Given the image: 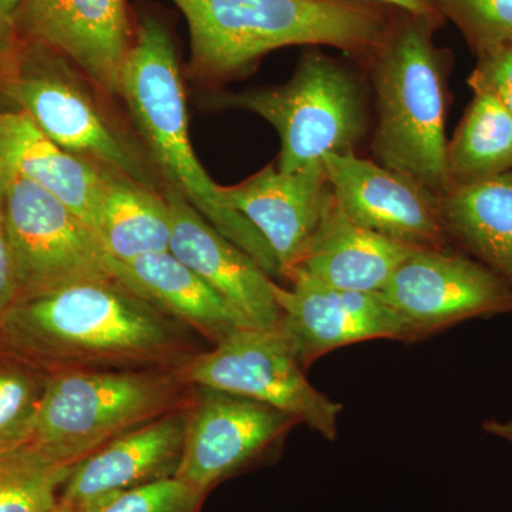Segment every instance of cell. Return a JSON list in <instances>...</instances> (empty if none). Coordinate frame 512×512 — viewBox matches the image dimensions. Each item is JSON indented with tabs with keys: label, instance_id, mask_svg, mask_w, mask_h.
<instances>
[{
	"label": "cell",
	"instance_id": "obj_33",
	"mask_svg": "<svg viewBox=\"0 0 512 512\" xmlns=\"http://www.w3.org/2000/svg\"><path fill=\"white\" fill-rule=\"evenodd\" d=\"M47 512H80V511H77L76 508L72 507V505L62 503V501H59V503H57L55 505V507L52 508V510L47 511Z\"/></svg>",
	"mask_w": 512,
	"mask_h": 512
},
{
	"label": "cell",
	"instance_id": "obj_19",
	"mask_svg": "<svg viewBox=\"0 0 512 512\" xmlns=\"http://www.w3.org/2000/svg\"><path fill=\"white\" fill-rule=\"evenodd\" d=\"M111 269L121 285L184 323L212 346L239 329L254 328L224 296L170 251L130 262L111 259Z\"/></svg>",
	"mask_w": 512,
	"mask_h": 512
},
{
	"label": "cell",
	"instance_id": "obj_29",
	"mask_svg": "<svg viewBox=\"0 0 512 512\" xmlns=\"http://www.w3.org/2000/svg\"><path fill=\"white\" fill-rule=\"evenodd\" d=\"M19 291L6 222L5 194L0 184V320L18 302Z\"/></svg>",
	"mask_w": 512,
	"mask_h": 512
},
{
	"label": "cell",
	"instance_id": "obj_22",
	"mask_svg": "<svg viewBox=\"0 0 512 512\" xmlns=\"http://www.w3.org/2000/svg\"><path fill=\"white\" fill-rule=\"evenodd\" d=\"M94 235L116 262L170 251L171 210L164 192L104 170Z\"/></svg>",
	"mask_w": 512,
	"mask_h": 512
},
{
	"label": "cell",
	"instance_id": "obj_12",
	"mask_svg": "<svg viewBox=\"0 0 512 512\" xmlns=\"http://www.w3.org/2000/svg\"><path fill=\"white\" fill-rule=\"evenodd\" d=\"M330 190L350 220L416 249L450 248L440 195L355 153L323 157Z\"/></svg>",
	"mask_w": 512,
	"mask_h": 512
},
{
	"label": "cell",
	"instance_id": "obj_20",
	"mask_svg": "<svg viewBox=\"0 0 512 512\" xmlns=\"http://www.w3.org/2000/svg\"><path fill=\"white\" fill-rule=\"evenodd\" d=\"M0 170L22 175L55 195L94 232L103 168L64 150L22 111L0 113Z\"/></svg>",
	"mask_w": 512,
	"mask_h": 512
},
{
	"label": "cell",
	"instance_id": "obj_8",
	"mask_svg": "<svg viewBox=\"0 0 512 512\" xmlns=\"http://www.w3.org/2000/svg\"><path fill=\"white\" fill-rule=\"evenodd\" d=\"M0 184L18 302L70 285L114 279L111 258L92 229L55 195L9 170H0Z\"/></svg>",
	"mask_w": 512,
	"mask_h": 512
},
{
	"label": "cell",
	"instance_id": "obj_17",
	"mask_svg": "<svg viewBox=\"0 0 512 512\" xmlns=\"http://www.w3.org/2000/svg\"><path fill=\"white\" fill-rule=\"evenodd\" d=\"M190 407L191 403L128 431L74 464L59 501L82 511L106 495L175 477Z\"/></svg>",
	"mask_w": 512,
	"mask_h": 512
},
{
	"label": "cell",
	"instance_id": "obj_21",
	"mask_svg": "<svg viewBox=\"0 0 512 512\" xmlns=\"http://www.w3.org/2000/svg\"><path fill=\"white\" fill-rule=\"evenodd\" d=\"M451 244L487 266L512 289V171L441 195Z\"/></svg>",
	"mask_w": 512,
	"mask_h": 512
},
{
	"label": "cell",
	"instance_id": "obj_28",
	"mask_svg": "<svg viewBox=\"0 0 512 512\" xmlns=\"http://www.w3.org/2000/svg\"><path fill=\"white\" fill-rule=\"evenodd\" d=\"M477 57L468 86L474 93L490 94L512 114V43Z\"/></svg>",
	"mask_w": 512,
	"mask_h": 512
},
{
	"label": "cell",
	"instance_id": "obj_24",
	"mask_svg": "<svg viewBox=\"0 0 512 512\" xmlns=\"http://www.w3.org/2000/svg\"><path fill=\"white\" fill-rule=\"evenodd\" d=\"M73 467L33 443L0 453V512H47L59 503Z\"/></svg>",
	"mask_w": 512,
	"mask_h": 512
},
{
	"label": "cell",
	"instance_id": "obj_11",
	"mask_svg": "<svg viewBox=\"0 0 512 512\" xmlns=\"http://www.w3.org/2000/svg\"><path fill=\"white\" fill-rule=\"evenodd\" d=\"M298 421L268 404L195 387L183 457L175 478L205 495L261 457Z\"/></svg>",
	"mask_w": 512,
	"mask_h": 512
},
{
	"label": "cell",
	"instance_id": "obj_26",
	"mask_svg": "<svg viewBox=\"0 0 512 512\" xmlns=\"http://www.w3.org/2000/svg\"><path fill=\"white\" fill-rule=\"evenodd\" d=\"M477 56L512 43V0H434Z\"/></svg>",
	"mask_w": 512,
	"mask_h": 512
},
{
	"label": "cell",
	"instance_id": "obj_27",
	"mask_svg": "<svg viewBox=\"0 0 512 512\" xmlns=\"http://www.w3.org/2000/svg\"><path fill=\"white\" fill-rule=\"evenodd\" d=\"M204 497L173 477L106 495L80 512H198Z\"/></svg>",
	"mask_w": 512,
	"mask_h": 512
},
{
	"label": "cell",
	"instance_id": "obj_23",
	"mask_svg": "<svg viewBox=\"0 0 512 512\" xmlns=\"http://www.w3.org/2000/svg\"><path fill=\"white\" fill-rule=\"evenodd\" d=\"M451 188L484 183L512 171V114L490 94L474 93L447 144Z\"/></svg>",
	"mask_w": 512,
	"mask_h": 512
},
{
	"label": "cell",
	"instance_id": "obj_18",
	"mask_svg": "<svg viewBox=\"0 0 512 512\" xmlns=\"http://www.w3.org/2000/svg\"><path fill=\"white\" fill-rule=\"evenodd\" d=\"M416 248L383 237L350 220L330 198L312 241L293 275L346 291L379 293Z\"/></svg>",
	"mask_w": 512,
	"mask_h": 512
},
{
	"label": "cell",
	"instance_id": "obj_32",
	"mask_svg": "<svg viewBox=\"0 0 512 512\" xmlns=\"http://www.w3.org/2000/svg\"><path fill=\"white\" fill-rule=\"evenodd\" d=\"M483 429L491 436L507 441L512 446V420H487L483 424Z\"/></svg>",
	"mask_w": 512,
	"mask_h": 512
},
{
	"label": "cell",
	"instance_id": "obj_13",
	"mask_svg": "<svg viewBox=\"0 0 512 512\" xmlns=\"http://www.w3.org/2000/svg\"><path fill=\"white\" fill-rule=\"evenodd\" d=\"M275 284L279 332L308 369L333 350L373 339L412 342L409 329L379 293L346 291L293 275Z\"/></svg>",
	"mask_w": 512,
	"mask_h": 512
},
{
	"label": "cell",
	"instance_id": "obj_7",
	"mask_svg": "<svg viewBox=\"0 0 512 512\" xmlns=\"http://www.w3.org/2000/svg\"><path fill=\"white\" fill-rule=\"evenodd\" d=\"M218 109H239L262 117L281 138L276 167L302 170L326 154L355 153L369 128L367 94L355 70L320 50L299 60L289 82L269 89L211 97Z\"/></svg>",
	"mask_w": 512,
	"mask_h": 512
},
{
	"label": "cell",
	"instance_id": "obj_31",
	"mask_svg": "<svg viewBox=\"0 0 512 512\" xmlns=\"http://www.w3.org/2000/svg\"><path fill=\"white\" fill-rule=\"evenodd\" d=\"M348 2L373 3V5L387 6V8L409 13V15L429 19L431 22L439 23L440 26L446 20L441 16L434 0H348Z\"/></svg>",
	"mask_w": 512,
	"mask_h": 512
},
{
	"label": "cell",
	"instance_id": "obj_5",
	"mask_svg": "<svg viewBox=\"0 0 512 512\" xmlns=\"http://www.w3.org/2000/svg\"><path fill=\"white\" fill-rule=\"evenodd\" d=\"M0 92L64 150L164 191L141 141L126 133L101 103L103 93L55 50L18 40L0 62Z\"/></svg>",
	"mask_w": 512,
	"mask_h": 512
},
{
	"label": "cell",
	"instance_id": "obj_4",
	"mask_svg": "<svg viewBox=\"0 0 512 512\" xmlns=\"http://www.w3.org/2000/svg\"><path fill=\"white\" fill-rule=\"evenodd\" d=\"M439 23L397 12L370 60L377 124L376 163L409 175L434 194L451 190L446 123L450 56L434 43Z\"/></svg>",
	"mask_w": 512,
	"mask_h": 512
},
{
	"label": "cell",
	"instance_id": "obj_3",
	"mask_svg": "<svg viewBox=\"0 0 512 512\" xmlns=\"http://www.w3.org/2000/svg\"><path fill=\"white\" fill-rule=\"evenodd\" d=\"M119 97L126 103L164 187L180 192L272 279L282 278L268 242L244 215L229 207L221 185L214 183L192 148L177 52L167 28L153 16H143L133 33L121 70Z\"/></svg>",
	"mask_w": 512,
	"mask_h": 512
},
{
	"label": "cell",
	"instance_id": "obj_2",
	"mask_svg": "<svg viewBox=\"0 0 512 512\" xmlns=\"http://www.w3.org/2000/svg\"><path fill=\"white\" fill-rule=\"evenodd\" d=\"M190 30L188 72L202 83L248 74L272 50L330 46L370 63L397 12L348 0H173Z\"/></svg>",
	"mask_w": 512,
	"mask_h": 512
},
{
	"label": "cell",
	"instance_id": "obj_15",
	"mask_svg": "<svg viewBox=\"0 0 512 512\" xmlns=\"http://www.w3.org/2000/svg\"><path fill=\"white\" fill-rule=\"evenodd\" d=\"M221 192L229 207L268 242L285 279L308 248L332 198L323 161L292 173L271 164L242 183L221 187Z\"/></svg>",
	"mask_w": 512,
	"mask_h": 512
},
{
	"label": "cell",
	"instance_id": "obj_1",
	"mask_svg": "<svg viewBox=\"0 0 512 512\" xmlns=\"http://www.w3.org/2000/svg\"><path fill=\"white\" fill-rule=\"evenodd\" d=\"M201 340L116 279L25 299L0 320V345L49 375L181 369L205 350Z\"/></svg>",
	"mask_w": 512,
	"mask_h": 512
},
{
	"label": "cell",
	"instance_id": "obj_10",
	"mask_svg": "<svg viewBox=\"0 0 512 512\" xmlns=\"http://www.w3.org/2000/svg\"><path fill=\"white\" fill-rule=\"evenodd\" d=\"M379 295L403 320L412 342L463 320L512 312L510 286L451 248L417 249Z\"/></svg>",
	"mask_w": 512,
	"mask_h": 512
},
{
	"label": "cell",
	"instance_id": "obj_14",
	"mask_svg": "<svg viewBox=\"0 0 512 512\" xmlns=\"http://www.w3.org/2000/svg\"><path fill=\"white\" fill-rule=\"evenodd\" d=\"M18 40L50 47L101 93L119 96L133 40L127 0H22Z\"/></svg>",
	"mask_w": 512,
	"mask_h": 512
},
{
	"label": "cell",
	"instance_id": "obj_25",
	"mask_svg": "<svg viewBox=\"0 0 512 512\" xmlns=\"http://www.w3.org/2000/svg\"><path fill=\"white\" fill-rule=\"evenodd\" d=\"M49 373L19 357H0V453L29 443Z\"/></svg>",
	"mask_w": 512,
	"mask_h": 512
},
{
	"label": "cell",
	"instance_id": "obj_9",
	"mask_svg": "<svg viewBox=\"0 0 512 512\" xmlns=\"http://www.w3.org/2000/svg\"><path fill=\"white\" fill-rule=\"evenodd\" d=\"M180 370L191 386L248 397L289 414L325 439L338 436L342 404L309 382L279 330L239 329Z\"/></svg>",
	"mask_w": 512,
	"mask_h": 512
},
{
	"label": "cell",
	"instance_id": "obj_16",
	"mask_svg": "<svg viewBox=\"0 0 512 512\" xmlns=\"http://www.w3.org/2000/svg\"><path fill=\"white\" fill-rule=\"evenodd\" d=\"M171 210L170 252L201 276L254 328L279 329L274 279L225 238L174 188L164 187Z\"/></svg>",
	"mask_w": 512,
	"mask_h": 512
},
{
	"label": "cell",
	"instance_id": "obj_6",
	"mask_svg": "<svg viewBox=\"0 0 512 512\" xmlns=\"http://www.w3.org/2000/svg\"><path fill=\"white\" fill-rule=\"evenodd\" d=\"M194 397L180 369L77 370L49 375L29 443L63 466L188 406Z\"/></svg>",
	"mask_w": 512,
	"mask_h": 512
},
{
	"label": "cell",
	"instance_id": "obj_30",
	"mask_svg": "<svg viewBox=\"0 0 512 512\" xmlns=\"http://www.w3.org/2000/svg\"><path fill=\"white\" fill-rule=\"evenodd\" d=\"M22 0H0V62L18 45V15Z\"/></svg>",
	"mask_w": 512,
	"mask_h": 512
}]
</instances>
